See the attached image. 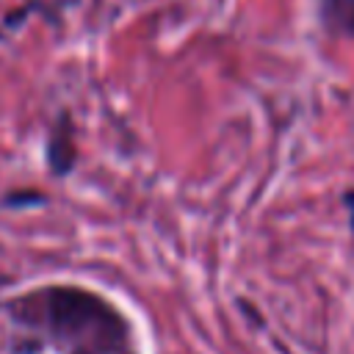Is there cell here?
Here are the masks:
<instances>
[{"label": "cell", "mask_w": 354, "mask_h": 354, "mask_svg": "<svg viewBox=\"0 0 354 354\" xmlns=\"http://www.w3.org/2000/svg\"><path fill=\"white\" fill-rule=\"evenodd\" d=\"M318 14L326 30L354 36V0H318Z\"/></svg>", "instance_id": "7a4b0ae2"}, {"label": "cell", "mask_w": 354, "mask_h": 354, "mask_svg": "<svg viewBox=\"0 0 354 354\" xmlns=\"http://www.w3.org/2000/svg\"><path fill=\"white\" fill-rule=\"evenodd\" d=\"M47 160L55 171H69L75 163V144H72V130L69 127H58L53 130L50 141H47Z\"/></svg>", "instance_id": "3957f363"}, {"label": "cell", "mask_w": 354, "mask_h": 354, "mask_svg": "<svg viewBox=\"0 0 354 354\" xmlns=\"http://www.w3.org/2000/svg\"><path fill=\"white\" fill-rule=\"evenodd\" d=\"M11 315L61 354H136L124 315L83 288H39L19 296L11 304Z\"/></svg>", "instance_id": "6da1fadb"}]
</instances>
